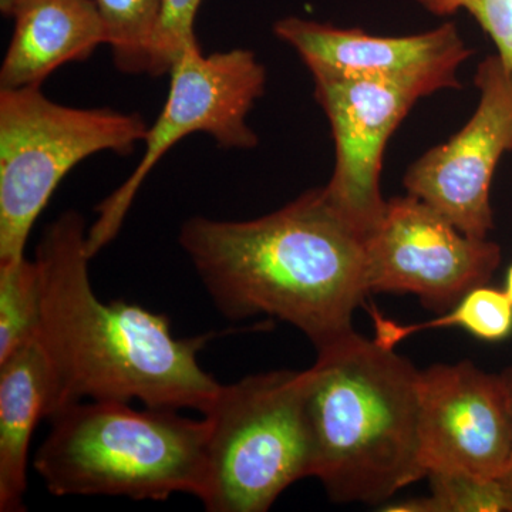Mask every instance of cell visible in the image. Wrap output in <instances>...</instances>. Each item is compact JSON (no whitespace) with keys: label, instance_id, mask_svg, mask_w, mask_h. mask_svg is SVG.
<instances>
[{"label":"cell","instance_id":"obj_16","mask_svg":"<svg viewBox=\"0 0 512 512\" xmlns=\"http://www.w3.org/2000/svg\"><path fill=\"white\" fill-rule=\"evenodd\" d=\"M42 326V285L35 259L0 264V362L36 342Z\"/></svg>","mask_w":512,"mask_h":512},{"label":"cell","instance_id":"obj_10","mask_svg":"<svg viewBox=\"0 0 512 512\" xmlns=\"http://www.w3.org/2000/svg\"><path fill=\"white\" fill-rule=\"evenodd\" d=\"M419 464L423 477L501 478L511 454L510 400L503 376L470 360L420 370Z\"/></svg>","mask_w":512,"mask_h":512},{"label":"cell","instance_id":"obj_19","mask_svg":"<svg viewBox=\"0 0 512 512\" xmlns=\"http://www.w3.org/2000/svg\"><path fill=\"white\" fill-rule=\"evenodd\" d=\"M202 2L204 0H163L147 74L153 77L170 74L184 50L198 43L194 26Z\"/></svg>","mask_w":512,"mask_h":512},{"label":"cell","instance_id":"obj_20","mask_svg":"<svg viewBox=\"0 0 512 512\" xmlns=\"http://www.w3.org/2000/svg\"><path fill=\"white\" fill-rule=\"evenodd\" d=\"M416 3L437 18L467 12L493 40L498 57L512 73V0H416Z\"/></svg>","mask_w":512,"mask_h":512},{"label":"cell","instance_id":"obj_11","mask_svg":"<svg viewBox=\"0 0 512 512\" xmlns=\"http://www.w3.org/2000/svg\"><path fill=\"white\" fill-rule=\"evenodd\" d=\"M274 33L298 53L311 74L383 80L419 99L460 89L458 70L473 55L451 22L417 35L376 36L288 16L275 23Z\"/></svg>","mask_w":512,"mask_h":512},{"label":"cell","instance_id":"obj_17","mask_svg":"<svg viewBox=\"0 0 512 512\" xmlns=\"http://www.w3.org/2000/svg\"><path fill=\"white\" fill-rule=\"evenodd\" d=\"M120 72L147 74L163 0H93Z\"/></svg>","mask_w":512,"mask_h":512},{"label":"cell","instance_id":"obj_3","mask_svg":"<svg viewBox=\"0 0 512 512\" xmlns=\"http://www.w3.org/2000/svg\"><path fill=\"white\" fill-rule=\"evenodd\" d=\"M306 370L312 477L333 501L382 504L423 478L420 370L355 330Z\"/></svg>","mask_w":512,"mask_h":512},{"label":"cell","instance_id":"obj_7","mask_svg":"<svg viewBox=\"0 0 512 512\" xmlns=\"http://www.w3.org/2000/svg\"><path fill=\"white\" fill-rule=\"evenodd\" d=\"M170 92L160 116L148 127L144 153L127 180L96 208L87 231L92 258L119 234L137 192L161 158L183 138L207 134L221 148L252 150L258 134L248 116L266 89V69L252 50L204 55L200 43L184 50L170 72Z\"/></svg>","mask_w":512,"mask_h":512},{"label":"cell","instance_id":"obj_9","mask_svg":"<svg viewBox=\"0 0 512 512\" xmlns=\"http://www.w3.org/2000/svg\"><path fill=\"white\" fill-rule=\"evenodd\" d=\"M480 101L446 143L430 148L404 174L407 194L426 202L463 234L487 239L494 227L490 188L501 157L512 150V73L498 55L478 64Z\"/></svg>","mask_w":512,"mask_h":512},{"label":"cell","instance_id":"obj_13","mask_svg":"<svg viewBox=\"0 0 512 512\" xmlns=\"http://www.w3.org/2000/svg\"><path fill=\"white\" fill-rule=\"evenodd\" d=\"M12 39L0 67V89L42 87L64 64L84 62L106 45L93 0H0Z\"/></svg>","mask_w":512,"mask_h":512},{"label":"cell","instance_id":"obj_4","mask_svg":"<svg viewBox=\"0 0 512 512\" xmlns=\"http://www.w3.org/2000/svg\"><path fill=\"white\" fill-rule=\"evenodd\" d=\"M124 402L72 404L52 429L33 467L55 497L107 495L165 501L201 500L207 480L208 426L180 410H137Z\"/></svg>","mask_w":512,"mask_h":512},{"label":"cell","instance_id":"obj_15","mask_svg":"<svg viewBox=\"0 0 512 512\" xmlns=\"http://www.w3.org/2000/svg\"><path fill=\"white\" fill-rule=\"evenodd\" d=\"M375 323V342L386 349H394L404 339L427 329L463 328L478 339L497 342L512 332V303L507 293L483 285L468 292L453 311L440 318L413 325H402L384 318L376 308L370 309Z\"/></svg>","mask_w":512,"mask_h":512},{"label":"cell","instance_id":"obj_12","mask_svg":"<svg viewBox=\"0 0 512 512\" xmlns=\"http://www.w3.org/2000/svg\"><path fill=\"white\" fill-rule=\"evenodd\" d=\"M312 77L315 99L335 141V168L326 194L367 238L386 208L380 191L384 151L419 96L383 80L328 73Z\"/></svg>","mask_w":512,"mask_h":512},{"label":"cell","instance_id":"obj_14","mask_svg":"<svg viewBox=\"0 0 512 512\" xmlns=\"http://www.w3.org/2000/svg\"><path fill=\"white\" fill-rule=\"evenodd\" d=\"M50 370L39 340L0 362V511H25L29 447L46 419Z\"/></svg>","mask_w":512,"mask_h":512},{"label":"cell","instance_id":"obj_2","mask_svg":"<svg viewBox=\"0 0 512 512\" xmlns=\"http://www.w3.org/2000/svg\"><path fill=\"white\" fill-rule=\"evenodd\" d=\"M178 244L222 316L284 320L316 352L353 332L370 293L366 237L325 187L255 220L188 218Z\"/></svg>","mask_w":512,"mask_h":512},{"label":"cell","instance_id":"obj_18","mask_svg":"<svg viewBox=\"0 0 512 512\" xmlns=\"http://www.w3.org/2000/svg\"><path fill=\"white\" fill-rule=\"evenodd\" d=\"M431 512H512V497L500 478L434 473Z\"/></svg>","mask_w":512,"mask_h":512},{"label":"cell","instance_id":"obj_22","mask_svg":"<svg viewBox=\"0 0 512 512\" xmlns=\"http://www.w3.org/2000/svg\"><path fill=\"white\" fill-rule=\"evenodd\" d=\"M504 292L507 293L508 299H510L512 303V265L507 272V279H505V289Z\"/></svg>","mask_w":512,"mask_h":512},{"label":"cell","instance_id":"obj_6","mask_svg":"<svg viewBox=\"0 0 512 512\" xmlns=\"http://www.w3.org/2000/svg\"><path fill=\"white\" fill-rule=\"evenodd\" d=\"M148 127L138 113L56 103L42 87L0 89V264L26 256L33 225L76 165L133 153Z\"/></svg>","mask_w":512,"mask_h":512},{"label":"cell","instance_id":"obj_5","mask_svg":"<svg viewBox=\"0 0 512 512\" xmlns=\"http://www.w3.org/2000/svg\"><path fill=\"white\" fill-rule=\"evenodd\" d=\"M306 386L308 370L221 384L202 413L208 426L205 510L265 512L286 488L313 476Z\"/></svg>","mask_w":512,"mask_h":512},{"label":"cell","instance_id":"obj_8","mask_svg":"<svg viewBox=\"0 0 512 512\" xmlns=\"http://www.w3.org/2000/svg\"><path fill=\"white\" fill-rule=\"evenodd\" d=\"M366 252L370 293H413L437 311L487 285L501 264L495 242L468 237L410 194L386 202Z\"/></svg>","mask_w":512,"mask_h":512},{"label":"cell","instance_id":"obj_1","mask_svg":"<svg viewBox=\"0 0 512 512\" xmlns=\"http://www.w3.org/2000/svg\"><path fill=\"white\" fill-rule=\"evenodd\" d=\"M87 231L79 212H63L33 258L42 285L39 343L50 370L46 419L82 402L204 413L221 386L198 360L214 333L177 338L163 313L101 301L90 281Z\"/></svg>","mask_w":512,"mask_h":512},{"label":"cell","instance_id":"obj_21","mask_svg":"<svg viewBox=\"0 0 512 512\" xmlns=\"http://www.w3.org/2000/svg\"><path fill=\"white\" fill-rule=\"evenodd\" d=\"M505 387H507L508 392V400H510V410H511V424H512V367H508L505 369L503 373ZM501 483L504 484V487L507 488L508 493H510L512 497V440H511V454L510 461H508L507 470H505L504 476L500 478Z\"/></svg>","mask_w":512,"mask_h":512}]
</instances>
